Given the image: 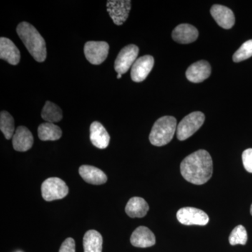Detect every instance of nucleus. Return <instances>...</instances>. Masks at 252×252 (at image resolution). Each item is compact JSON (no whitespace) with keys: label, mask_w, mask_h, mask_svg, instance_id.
<instances>
[{"label":"nucleus","mask_w":252,"mask_h":252,"mask_svg":"<svg viewBox=\"0 0 252 252\" xmlns=\"http://www.w3.org/2000/svg\"><path fill=\"white\" fill-rule=\"evenodd\" d=\"M180 171L187 182L195 185H203L210 180L213 172L211 156L200 149L185 158L181 162Z\"/></svg>","instance_id":"nucleus-1"},{"label":"nucleus","mask_w":252,"mask_h":252,"mask_svg":"<svg viewBox=\"0 0 252 252\" xmlns=\"http://www.w3.org/2000/svg\"><path fill=\"white\" fill-rule=\"evenodd\" d=\"M16 32L33 59L39 63L45 61L47 54L46 41L32 25L21 23L16 28Z\"/></svg>","instance_id":"nucleus-2"},{"label":"nucleus","mask_w":252,"mask_h":252,"mask_svg":"<svg viewBox=\"0 0 252 252\" xmlns=\"http://www.w3.org/2000/svg\"><path fill=\"white\" fill-rule=\"evenodd\" d=\"M177 128V120L175 117L165 116L160 118L154 124L149 135L151 144L156 147H162L170 143Z\"/></svg>","instance_id":"nucleus-3"},{"label":"nucleus","mask_w":252,"mask_h":252,"mask_svg":"<svg viewBox=\"0 0 252 252\" xmlns=\"http://www.w3.org/2000/svg\"><path fill=\"white\" fill-rule=\"evenodd\" d=\"M205 120V115L201 112H194L186 116L177 126L178 140L184 141L191 137L203 125Z\"/></svg>","instance_id":"nucleus-4"},{"label":"nucleus","mask_w":252,"mask_h":252,"mask_svg":"<svg viewBox=\"0 0 252 252\" xmlns=\"http://www.w3.org/2000/svg\"><path fill=\"white\" fill-rule=\"evenodd\" d=\"M68 193L69 188L65 182L58 177L47 179L41 185V195L46 201L61 200L67 196Z\"/></svg>","instance_id":"nucleus-5"},{"label":"nucleus","mask_w":252,"mask_h":252,"mask_svg":"<svg viewBox=\"0 0 252 252\" xmlns=\"http://www.w3.org/2000/svg\"><path fill=\"white\" fill-rule=\"evenodd\" d=\"M84 54L91 64H102L108 56L109 46L106 41H89L84 46Z\"/></svg>","instance_id":"nucleus-6"},{"label":"nucleus","mask_w":252,"mask_h":252,"mask_svg":"<svg viewBox=\"0 0 252 252\" xmlns=\"http://www.w3.org/2000/svg\"><path fill=\"white\" fill-rule=\"evenodd\" d=\"M139 54V48L134 44L125 46L118 55L114 69L118 74H125L137 61Z\"/></svg>","instance_id":"nucleus-7"},{"label":"nucleus","mask_w":252,"mask_h":252,"mask_svg":"<svg viewBox=\"0 0 252 252\" xmlns=\"http://www.w3.org/2000/svg\"><path fill=\"white\" fill-rule=\"evenodd\" d=\"M177 219L180 223L186 225H205L208 223V215L203 210L195 207H186L177 211Z\"/></svg>","instance_id":"nucleus-8"},{"label":"nucleus","mask_w":252,"mask_h":252,"mask_svg":"<svg viewBox=\"0 0 252 252\" xmlns=\"http://www.w3.org/2000/svg\"><path fill=\"white\" fill-rule=\"evenodd\" d=\"M131 9L129 0H109L107 10L113 22L117 26H122L127 19Z\"/></svg>","instance_id":"nucleus-9"},{"label":"nucleus","mask_w":252,"mask_h":252,"mask_svg":"<svg viewBox=\"0 0 252 252\" xmlns=\"http://www.w3.org/2000/svg\"><path fill=\"white\" fill-rule=\"evenodd\" d=\"M154 65L153 56L147 55L139 58L131 68V79L135 82H142L145 80L153 69Z\"/></svg>","instance_id":"nucleus-10"},{"label":"nucleus","mask_w":252,"mask_h":252,"mask_svg":"<svg viewBox=\"0 0 252 252\" xmlns=\"http://www.w3.org/2000/svg\"><path fill=\"white\" fill-rule=\"evenodd\" d=\"M210 13L217 24L223 29H230L234 26V14L229 8L223 5L215 4L212 6Z\"/></svg>","instance_id":"nucleus-11"},{"label":"nucleus","mask_w":252,"mask_h":252,"mask_svg":"<svg viewBox=\"0 0 252 252\" xmlns=\"http://www.w3.org/2000/svg\"><path fill=\"white\" fill-rule=\"evenodd\" d=\"M211 66L206 61L193 63L187 69L186 77L192 83H201L211 74Z\"/></svg>","instance_id":"nucleus-12"},{"label":"nucleus","mask_w":252,"mask_h":252,"mask_svg":"<svg viewBox=\"0 0 252 252\" xmlns=\"http://www.w3.org/2000/svg\"><path fill=\"white\" fill-rule=\"evenodd\" d=\"M132 246L139 248H147L156 244V237L153 232L146 226H140L134 230L130 237Z\"/></svg>","instance_id":"nucleus-13"},{"label":"nucleus","mask_w":252,"mask_h":252,"mask_svg":"<svg viewBox=\"0 0 252 252\" xmlns=\"http://www.w3.org/2000/svg\"><path fill=\"white\" fill-rule=\"evenodd\" d=\"M12 143L13 147L17 152H27L34 143L32 134L25 126H19L13 136Z\"/></svg>","instance_id":"nucleus-14"},{"label":"nucleus","mask_w":252,"mask_h":252,"mask_svg":"<svg viewBox=\"0 0 252 252\" xmlns=\"http://www.w3.org/2000/svg\"><path fill=\"white\" fill-rule=\"evenodd\" d=\"M172 36L179 44H190L198 39V31L193 26L185 23L179 25L173 30Z\"/></svg>","instance_id":"nucleus-15"},{"label":"nucleus","mask_w":252,"mask_h":252,"mask_svg":"<svg viewBox=\"0 0 252 252\" xmlns=\"http://www.w3.org/2000/svg\"><path fill=\"white\" fill-rule=\"evenodd\" d=\"M0 59L12 65H16L21 60V53L11 39L0 38Z\"/></svg>","instance_id":"nucleus-16"},{"label":"nucleus","mask_w":252,"mask_h":252,"mask_svg":"<svg viewBox=\"0 0 252 252\" xmlns=\"http://www.w3.org/2000/svg\"><path fill=\"white\" fill-rule=\"evenodd\" d=\"M90 139L94 147L99 149L107 148L110 142V136L100 123H92L90 127Z\"/></svg>","instance_id":"nucleus-17"},{"label":"nucleus","mask_w":252,"mask_h":252,"mask_svg":"<svg viewBox=\"0 0 252 252\" xmlns=\"http://www.w3.org/2000/svg\"><path fill=\"white\" fill-rule=\"evenodd\" d=\"M79 172L83 180L91 185H104L107 181V175L103 171L91 165H81L79 167Z\"/></svg>","instance_id":"nucleus-18"},{"label":"nucleus","mask_w":252,"mask_h":252,"mask_svg":"<svg viewBox=\"0 0 252 252\" xmlns=\"http://www.w3.org/2000/svg\"><path fill=\"white\" fill-rule=\"evenodd\" d=\"M149 210L148 203L144 198L133 197L127 202L126 213L131 218H142L147 215Z\"/></svg>","instance_id":"nucleus-19"},{"label":"nucleus","mask_w":252,"mask_h":252,"mask_svg":"<svg viewBox=\"0 0 252 252\" xmlns=\"http://www.w3.org/2000/svg\"><path fill=\"white\" fill-rule=\"evenodd\" d=\"M103 239L97 230L86 232L83 240L84 252H102Z\"/></svg>","instance_id":"nucleus-20"},{"label":"nucleus","mask_w":252,"mask_h":252,"mask_svg":"<svg viewBox=\"0 0 252 252\" xmlns=\"http://www.w3.org/2000/svg\"><path fill=\"white\" fill-rule=\"evenodd\" d=\"M38 136L42 141H56L62 136V130L54 124L44 123L38 127Z\"/></svg>","instance_id":"nucleus-21"},{"label":"nucleus","mask_w":252,"mask_h":252,"mask_svg":"<svg viewBox=\"0 0 252 252\" xmlns=\"http://www.w3.org/2000/svg\"><path fill=\"white\" fill-rule=\"evenodd\" d=\"M41 118L47 123L54 124L62 120L63 112L59 106L50 101H47L43 107Z\"/></svg>","instance_id":"nucleus-22"},{"label":"nucleus","mask_w":252,"mask_h":252,"mask_svg":"<svg viewBox=\"0 0 252 252\" xmlns=\"http://www.w3.org/2000/svg\"><path fill=\"white\" fill-rule=\"evenodd\" d=\"M0 130L6 140L13 138L14 135V119L9 112L1 111L0 114Z\"/></svg>","instance_id":"nucleus-23"},{"label":"nucleus","mask_w":252,"mask_h":252,"mask_svg":"<svg viewBox=\"0 0 252 252\" xmlns=\"http://www.w3.org/2000/svg\"><path fill=\"white\" fill-rule=\"evenodd\" d=\"M248 242V233L245 227L242 225H239L232 230L229 236V243L230 245H246Z\"/></svg>","instance_id":"nucleus-24"},{"label":"nucleus","mask_w":252,"mask_h":252,"mask_svg":"<svg viewBox=\"0 0 252 252\" xmlns=\"http://www.w3.org/2000/svg\"><path fill=\"white\" fill-rule=\"evenodd\" d=\"M252 56V39L245 41L233 56L235 63H240Z\"/></svg>","instance_id":"nucleus-25"},{"label":"nucleus","mask_w":252,"mask_h":252,"mask_svg":"<svg viewBox=\"0 0 252 252\" xmlns=\"http://www.w3.org/2000/svg\"><path fill=\"white\" fill-rule=\"evenodd\" d=\"M243 163L245 170L252 173V149H248L244 151L243 155Z\"/></svg>","instance_id":"nucleus-26"},{"label":"nucleus","mask_w":252,"mask_h":252,"mask_svg":"<svg viewBox=\"0 0 252 252\" xmlns=\"http://www.w3.org/2000/svg\"><path fill=\"white\" fill-rule=\"evenodd\" d=\"M59 252H76L75 242L74 239L68 238L63 242Z\"/></svg>","instance_id":"nucleus-27"},{"label":"nucleus","mask_w":252,"mask_h":252,"mask_svg":"<svg viewBox=\"0 0 252 252\" xmlns=\"http://www.w3.org/2000/svg\"><path fill=\"white\" fill-rule=\"evenodd\" d=\"M122 77V74H118L117 79H121Z\"/></svg>","instance_id":"nucleus-28"},{"label":"nucleus","mask_w":252,"mask_h":252,"mask_svg":"<svg viewBox=\"0 0 252 252\" xmlns=\"http://www.w3.org/2000/svg\"><path fill=\"white\" fill-rule=\"evenodd\" d=\"M250 213H251V215H252V204L251 205V208H250Z\"/></svg>","instance_id":"nucleus-29"}]
</instances>
